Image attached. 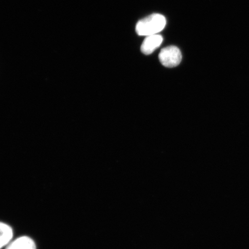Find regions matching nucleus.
<instances>
[{"mask_svg": "<svg viewBox=\"0 0 249 249\" xmlns=\"http://www.w3.org/2000/svg\"><path fill=\"white\" fill-rule=\"evenodd\" d=\"M166 24V18L163 15L154 14L140 20L136 24V31L140 36L155 35L162 31Z\"/></svg>", "mask_w": 249, "mask_h": 249, "instance_id": "nucleus-1", "label": "nucleus"}, {"mask_svg": "<svg viewBox=\"0 0 249 249\" xmlns=\"http://www.w3.org/2000/svg\"><path fill=\"white\" fill-rule=\"evenodd\" d=\"M159 59L161 64L165 67H176L181 62V52L176 46H168L161 49L159 54Z\"/></svg>", "mask_w": 249, "mask_h": 249, "instance_id": "nucleus-2", "label": "nucleus"}, {"mask_svg": "<svg viewBox=\"0 0 249 249\" xmlns=\"http://www.w3.org/2000/svg\"><path fill=\"white\" fill-rule=\"evenodd\" d=\"M162 42L163 37L160 35L155 34L147 36L142 43L141 51L145 55L151 54L160 46Z\"/></svg>", "mask_w": 249, "mask_h": 249, "instance_id": "nucleus-3", "label": "nucleus"}, {"mask_svg": "<svg viewBox=\"0 0 249 249\" xmlns=\"http://www.w3.org/2000/svg\"><path fill=\"white\" fill-rule=\"evenodd\" d=\"M6 249H36V246L32 239L21 236L8 245Z\"/></svg>", "mask_w": 249, "mask_h": 249, "instance_id": "nucleus-4", "label": "nucleus"}, {"mask_svg": "<svg viewBox=\"0 0 249 249\" xmlns=\"http://www.w3.org/2000/svg\"><path fill=\"white\" fill-rule=\"evenodd\" d=\"M13 238V230L6 224L0 222V249L7 246Z\"/></svg>", "mask_w": 249, "mask_h": 249, "instance_id": "nucleus-5", "label": "nucleus"}]
</instances>
